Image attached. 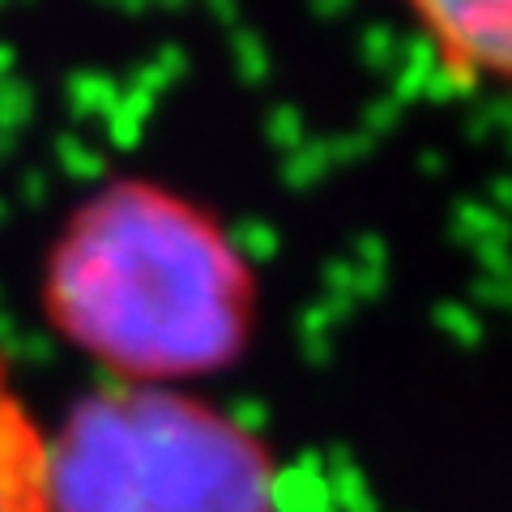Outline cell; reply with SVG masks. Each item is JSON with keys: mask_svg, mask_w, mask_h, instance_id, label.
<instances>
[{"mask_svg": "<svg viewBox=\"0 0 512 512\" xmlns=\"http://www.w3.org/2000/svg\"><path fill=\"white\" fill-rule=\"evenodd\" d=\"M39 303L116 384L180 389L231 367L256 329V274L222 222L150 180H111L60 227Z\"/></svg>", "mask_w": 512, "mask_h": 512, "instance_id": "1", "label": "cell"}, {"mask_svg": "<svg viewBox=\"0 0 512 512\" xmlns=\"http://www.w3.org/2000/svg\"><path fill=\"white\" fill-rule=\"evenodd\" d=\"M52 512H278V461L214 402L107 384L52 436Z\"/></svg>", "mask_w": 512, "mask_h": 512, "instance_id": "2", "label": "cell"}, {"mask_svg": "<svg viewBox=\"0 0 512 512\" xmlns=\"http://www.w3.org/2000/svg\"><path fill=\"white\" fill-rule=\"evenodd\" d=\"M440 73L512 90V0H402Z\"/></svg>", "mask_w": 512, "mask_h": 512, "instance_id": "3", "label": "cell"}, {"mask_svg": "<svg viewBox=\"0 0 512 512\" xmlns=\"http://www.w3.org/2000/svg\"><path fill=\"white\" fill-rule=\"evenodd\" d=\"M0 512H52V431L0 355Z\"/></svg>", "mask_w": 512, "mask_h": 512, "instance_id": "4", "label": "cell"}]
</instances>
